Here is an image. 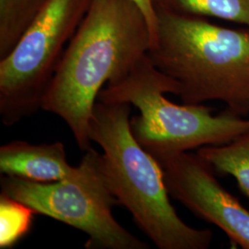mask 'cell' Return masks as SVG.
Masks as SVG:
<instances>
[{
	"label": "cell",
	"instance_id": "12",
	"mask_svg": "<svg viewBox=\"0 0 249 249\" xmlns=\"http://www.w3.org/2000/svg\"><path fill=\"white\" fill-rule=\"evenodd\" d=\"M36 212L26 204L0 194V249L13 248L30 231Z\"/></svg>",
	"mask_w": 249,
	"mask_h": 249
},
{
	"label": "cell",
	"instance_id": "5",
	"mask_svg": "<svg viewBox=\"0 0 249 249\" xmlns=\"http://www.w3.org/2000/svg\"><path fill=\"white\" fill-rule=\"evenodd\" d=\"M1 192L42 214L88 235V249H148L116 221L112 213L118 200L105 171L102 154L89 149L70 178L38 183L4 176Z\"/></svg>",
	"mask_w": 249,
	"mask_h": 249
},
{
	"label": "cell",
	"instance_id": "8",
	"mask_svg": "<svg viewBox=\"0 0 249 249\" xmlns=\"http://www.w3.org/2000/svg\"><path fill=\"white\" fill-rule=\"evenodd\" d=\"M76 171L67 160L62 142L31 144L22 141L0 147V173L38 183H53L70 178Z\"/></svg>",
	"mask_w": 249,
	"mask_h": 249
},
{
	"label": "cell",
	"instance_id": "11",
	"mask_svg": "<svg viewBox=\"0 0 249 249\" xmlns=\"http://www.w3.org/2000/svg\"><path fill=\"white\" fill-rule=\"evenodd\" d=\"M47 0H0V59L17 45Z\"/></svg>",
	"mask_w": 249,
	"mask_h": 249
},
{
	"label": "cell",
	"instance_id": "6",
	"mask_svg": "<svg viewBox=\"0 0 249 249\" xmlns=\"http://www.w3.org/2000/svg\"><path fill=\"white\" fill-rule=\"evenodd\" d=\"M92 0H47L11 52L0 59V116L12 126L42 109L67 46Z\"/></svg>",
	"mask_w": 249,
	"mask_h": 249
},
{
	"label": "cell",
	"instance_id": "13",
	"mask_svg": "<svg viewBox=\"0 0 249 249\" xmlns=\"http://www.w3.org/2000/svg\"><path fill=\"white\" fill-rule=\"evenodd\" d=\"M138 6L142 9V10L145 15V17L148 20L150 30H151V38L154 36L155 31H156V27H157V22H158V18H157V12L156 9L154 7L153 1L152 0H134Z\"/></svg>",
	"mask_w": 249,
	"mask_h": 249
},
{
	"label": "cell",
	"instance_id": "10",
	"mask_svg": "<svg viewBox=\"0 0 249 249\" xmlns=\"http://www.w3.org/2000/svg\"><path fill=\"white\" fill-rule=\"evenodd\" d=\"M155 9L183 15L212 17L249 28V0H152Z\"/></svg>",
	"mask_w": 249,
	"mask_h": 249
},
{
	"label": "cell",
	"instance_id": "9",
	"mask_svg": "<svg viewBox=\"0 0 249 249\" xmlns=\"http://www.w3.org/2000/svg\"><path fill=\"white\" fill-rule=\"evenodd\" d=\"M196 153L214 172L235 178L241 191L249 198V129L230 142L203 146Z\"/></svg>",
	"mask_w": 249,
	"mask_h": 249
},
{
	"label": "cell",
	"instance_id": "7",
	"mask_svg": "<svg viewBox=\"0 0 249 249\" xmlns=\"http://www.w3.org/2000/svg\"><path fill=\"white\" fill-rule=\"evenodd\" d=\"M157 161L170 196L220 228L232 244L249 249V212L218 182L204 159L187 151Z\"/></svg>",
	"mask_w": 249,
	"mask_h": 249
},
{
	"label": "cell",
	"instance_id": "1",
	"mask_svg": "<svg viewBox=\"0 0 249 249\" xmlns=\"http://www.w3.org/2000/svg\"><path fill=\"white\" fill-rule=\"evenodd\" d=\"M151 37L134 0H92L42 103V110L67 123L81 151L91 149L89 122L100 91L130 72L148 53Z\"/></svg>",
	"mask_w": 249,
	"mask_h": 249
},
{
	"label": "cell",
	"instance_id": "4",
	"mask_svg": "<svg viewBox=\"0 0 249 249\" xmlns=\"http://www.w3.org/2000/svg\"><path fill=\"white\" fill-rule=\"evenodd\" d=\"M177 83L153 65L146 53L130 72L99 93L103 103L127 104L141 115L130 120L136 141L156 160L210 145L230 142L249 129V119L226 111L213 115L202 105L178 106L164 97L178 95Z\"/></svg>",
	"mask_w": 249,
	"mask_h": 249
},
{
	"label": "cell",
	"instance_id": "2",
	"mask_svg": "<svg viewBox=\"0 0 249 249\" xmlns=\"http://www.w3.org/2000/svg\"><path fill=\"white\" fill-rule=\"evenodd\" d=\"M156 12L147 54L177 83L182 103L220 101L231 114L249 116V28H225L164 9Z\"/></svg>",
	"mask_w": 249,
	"mask_h": 249
},
{
	"label": "cell",
	"instance_id": "3",
	"mask_svg": "<svg viewBox=\"0 0 249 249\" xmlns=\"http://www.w3.org/2000/svg\"><path fill=\"white\" fill-rule=\"evenodd\" d=\"M130 105L96 101L89 138L103 149L108 182L118 203L159 249H207L213 233L185 223L171 204L160 163L136 141Z\"/></svg>",
	"mask_w": 249,
	"mask_h": 249
}]
</instances>
